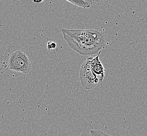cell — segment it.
Returning a JSON list of instances; mask_svg holds the SVG:
<instances>
[{
	"instance_id": "cell-8",
	"label": "cell",
	"mask_w": 147,
	"mask_h": 136,
	"mask_svg": "<svg viewBox=\"0 0 147 136\" xmlns=\"http://www.w3.org/2000/svg\"><path fill=\"white\" fill-rule=\"evenodd\" d=\"M85 1H86V2L89 3L90 5H92V3H93V0H84Z\"/></svg>"
},
{
	"instance_id": "cell-1",
	"label": "cell",
	"mask_w": 147,
	"mask_h": 136,
	"mask_svg": "<svg viewBox=\"0 0 147 136\" xmlns=\"http://www.w3.org/2000/svg\"><path fill=\"white\" fill-rule=\"evenodd\" d=\"M63 37L71 49L82 56L99 53L105 46V38L94 29H62Z\"/></svg>"
},
{
	"instance_id": "cell-3",
	"label": "cell",
	"mask_w": 147,
	"mask_h": 136,
	"mask_svg": "<svg viewBox=\"0 0 147 136\" xmlns=\"http://www.w3.org/2000/svg\"><path fill=\"white\" fill-rule=\"evenodd\" d=\"M93 58L89 57L82 63L79 72L82 85L87 90L92 89L98 85L99 78L93 72L91 67V62Z\"/></svg>"
},
{
	"instance_id": "cell-7",
	"label": "cell",
	"mask_w": 147,
	"mask_h": 136,
	"mask_svg": "<svg viewBox=\"0 0 147 136\" xmlns=\"http://www.w3.org/2000/svg\"><path fill=\"white\" fill-rule=\"evenodd\" d=\"M90 132L91 136H113L107 134L100 131L91 130Z\"/></svg>"
},
{
	"instance_id": "cell-6",
	"label": "cell",
	"mask_w": 147,
	"mask_h": 136,
	"mask_svg": "<svg viewBox=\"0 0 147 136\" xmlns=\"http://www.w3.org/2000/svg\"><path fill=\"white\" fill-rule=\"evenodd\" d=\"M57 44L55 40L53 39H50L47 41V47L49 50H53L57 48Z\"/></svg>"
},
{
	"instance_id": "cell-9",
	"label": "cell",
	"mask_w": 147,
	"mask_h": 136,
	"mask_svg": "<svg viewBox=\"0 0 147 136\" xmlns=\"http://www.w3.org/2000/svg\"><path fill=\"white\" fill-rule=\"evenodd\" d=\"M34 3H40L43 2L44 0H32Z\"/></svg>"
},
{
	"instance_id": "cell-4",
	"label": "cell",
	"mask_w": 147,
	"mask_h": 136,
	"mask_svg": "<svg viewBox=\"0 0 147 136\" xmlns=\"http://www.w3.org/2000/svg\"><path fill=\"white\" fill-rule=\"evenodd\" d=\"M101 53V51H100L97 54L96 57L92 58L91 62V69L93 72L96 74V76L98 77V78H99L100 82H102L104 79L105 72V67L99 58Z\"/></svg>"
},
{
	"instance_id": "cell-5",
	"label": "cell",
	"mask_w": 147,
	"mask_h": 136,
	"mask_svg": "<svg viewBox=\"0 0 147 136\" xmlns=\"http://www.w3.org/2000/svg\"><path fill=\"white\" fill-rule=\"evenodd\" d=\"M65 1L73 4L74 5L82 7L84 9H88L91 6V5L87 2H86L84 0H65Z\"/></svg>"
},
{
	"instance_id": "cell-10",
	"label": "cell",
	"mask_w": 147,
	"mask_h": 136,
	"mask_svg": "<svg viewBox=\"0 0 147 136\" xmlns=\"http://www.w3.org/2000/svg\"><path fill=\"white\" fill-rule=\"evenodd\" d=\"M102 1H103V0H102Z\"/></svg>"
},
{
	"instance_id": "cell-2",
	"label": "cell",
	"mask_w": 147,
	"mask_h": 136,
	"mask_svg": "<svg viewBox=\"0 0 147 136\" xmlns=\"http://www.w3.org/2000/svg\"><path fill=\"white\" fill-rule=\"evenodd\" d=\"M4 68L23 74H28L31 69V60L23 51L10 47L4 52L1 58Z\"/></svg>"
}]
</instances>
